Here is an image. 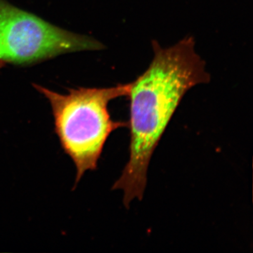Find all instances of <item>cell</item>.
<instances>
[{
    "mask_svg": "<svg viewBox=\"0 0 253 253\" xmlns=\"http://www.w3.org/2000/svg\"><path fill=\"white\" fill-rule=\"evenodd\" d=\"M153 46L154 57L149 67L130 83L129 161L113 186V190L123 191L126 208L133 200H142L150 161L183 96L210 80L192 38L166 49L158 43Z\"/></svg>",
    "mask_w": 253,
    "mask_h": 253,
    "instance_id": "6da1fadb",
    "label": "cell"
},
{
    "mask_svg": "<svg viewBox=\"0 0 253 253\" xmlns=\"http://www.w3.org/2000/svg\"><path fill=\"white\" fill-rule=\"evenodd\" d=\"M130 83L108 88H78L66 94L35 85L49 101L54 130L65 154L76 168V185L84 173L97 168L106 141L118 128L128 123L114 121L110 101L127 96Z\"/></svg>",
    "mask_w": 253,
    "mask_h": 253,
    "instance_id": "7a4b0ae2",
    "label": "cell"
},
{
    "mask_svg": "<svg viewBox=\"0 0 253 253\" xmlns=\"http://www.w3.org/2000/svg\"><path fill=\"white\" fill-rule=\"evenodd\" d=\"M101 48L97 41L56 27L0 0V66Z\"/></svg>",
    "mask_w": 253,
    "mask_h": 253,
    "instance_id": "3957f363",
    "label": "cell"
}]
</instances>
